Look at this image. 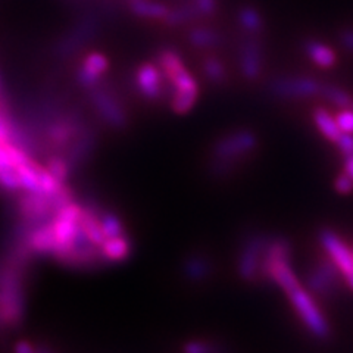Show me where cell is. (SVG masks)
<instances>
[{"mask_svg": "<svg viewBox=\"0 0 353 353\" xmlns=\"http://www.w3.org/2000/svg\"><path fill=\"white\" fill-rule=\"evenodd\" d=\"M258 145L256 132L248 128L234 130L221 136L212 145L211 159L208 162L209 174L215 179L234 175L240 165L245 163L258 149Z\"/></svg>", "mask_w": 353, "mask_h": 353, "instance_id": "cell-1", "label": "cell"}, {"mask_svg": "<svg viewBox=\"0 0 353 353\" xmlns=\"http://www.w3.org/2000/svg\"><path fill=\"white\" fill-rule=\"evenodd\" d=\"M192 3L197 9V12L201 14V17H211L216 12V6L218 2L216 0H192Z\"/></svg>", "mask_w": 353, "mask_h": 353, "instance_id": "cell-28", "label": "cell"}, {"mask_svg": "<svg viewBox=\"0 0 353 353\" xmlns=\"http://www.w3.org/2000/svg\"><path fill=\"white\" fill-rule=\"evenodd\" d=\"M312 119L314 124L318 128V131L331 143L339 141V139L343 134V131L340 130V127L337 125L336 117L331 115L325 108H315L312 110Z\"/></svg>", "mask_w": 353, "mask_h": 353, "instance_id": "cell-18", "label": "cell"}, {"mask_svg": "<svg viewBox=\"0 0 353 353\" xmlns=\"http://www.w3.org/2000/svg\"><path fill=\"white\" fill-rule=\"evenodd\" d=\"M321 97H324L327 102H330L331 105H334L337 108H352L353 105V99L352 96L343 90V88H340L337 85L333 84H323L321 87Z\"/></svg>", "mask_w": 353, "mask_h": 353, "instance_id": "cell-25", "label": "cell"}, {"mask_svg": "<svg viewBox=\"0 0 353 353\" xmlns=\"http://www.w3.org/2000/svg\"><path fill=\"white\" fill-rule=\"evenodd\" d=\"M340 41H341V44H343V48L347 52L353 53V28H347V30L341 31Z\"/></svg>", "mask_w": 353, "mask_h": 353, "instance_id": "cell-31", "label": "cell"}, {"mask_svg": "<svg viewBox=\"0 0 353 353\" xmlns=\"http://www.w3.org/2000/svg\"><path fill=\"white\" fill-rule=\"evenodd\" d=\"M237 22L248 36L261 37L265 30V19L255 6H241L237 12Z\"/></svg>", "mask_w": 353, "mask_h": 353, "instance_id": "cell-17", "label": "cell"}, {"mask_svg": "<svg viewBox=\"0 0 353 353\" xmlns=\"http://www.w3.org/2000/svg\"><path fill=\"white\" fill-rule=\"evenodd\" d=\"M202 74L205 79L215 85H223L227 83V68L224 62L214 54H208L202 59Z\"/></svg>", "mask_w": 353, "mask_h": 353, "instance_id": "cell-21", "label": "cell"}, {"mask_svg": "<svg viewBox=\"0 0 353 353\" xmlns=\"http://www.w3.org/2000/svg\"><path fill=\"white\" fill-rule=\"evenodd\" d=\"M157 63L165 75V80L170 81L175 75L183 72L185 68L181 54L172 48H162L157 53Z\"/></svg>", "mask_w": 353, "mask_h": 353, "instance_id": "cell-16", "label": "cell"}, {"mask_svg": "<svg viewBox=\"0 0 353 353\" xmlns=\"http://www.w3.org/2000/svg\"><path fill=\"white\" fill-rule=\"evenodd\" d=\"M181 272L189 283H203L211 279L214 262L203 252H193L183 261Z\"/></svg>", "mask_w": 353, "mask_h": 353, "instance_id": "cell-13", "label": "cell"}, {"mask_svg": "<svg viewBox=\"0 0 353 353\" xmlns=\"http://www.w3.org/2000/svg\"><path fill=\"white\" fill-rule=\"evenodd\" d=\"M97 27L99 22L93 17H87L79 24L74 26L70 32L58 41L57 46H54V53L61 59H66L72 57L75 52H79L81 46L84 48L85 44L90 41L97 34Z\"/></svg>", "mask_w": 353, "mask_h": 353, "instance_id": "cell-10", "label": "cell"}, {"mask_svg": "<svg viewBox=\"0 0 353 353\" xmlns=\"http://www.w3.org/2000/svg\"><path fill=\"white\" fill-rule=\"evenodd\" d=\"M287 297H289L294 314L307 330L309 334L323 341L331 337V325L321 307L315 302L314 294L301 287L296 292L287 294Z\"/></svg>", "mask_w": 353, "mask_h": 353, "instance_id": "cell-3", "label": "cell"}, {"mask_svg": "<svg viewBox=\"0 0 353 353\" xmlns=\"http://www.w3.org/2000/svg\"><path fill=\"white\" fill-rule=\"evenodd\" d=\"M101 249V255L105 263H117L123 262L130 258L132 245L128 234L109 237L103 241V245L99 248Z\"/></svg>", "mask_w": 353, "mask_h": 353, "instance_id": "cell-14", "label": "cell"}, {"mask_svg": "<svg viewBox=\"0 0 353 353\" xmlns=\"http://www.w3.org/2000/svg\"><path fill=\"white\" fill-rule=\"evenodd\" d=\"M318 240L325 252V256L333 261L343 277L353 272V250H350L334 230L321 228L318 233Z\"/></svg>", "mask_w": 353, "mask_h": 353, "instance_id": "cell-9", "label": "cell"}, {"mask_svg": "<svg viewBox=\"0 0 353 353\" xmlns=\"http://www.w3.org/2000/svg\"><path fill=\"white\" fill-rule=\"evenodd\" d=\"M334 189L340 194H349L353 192V180L347 174L341 172L340 175H337V179L334 181Z\"/></svg>", "mask_w": 353, "mask_h": 353, "instance_id": "cell-29", "label": "cell"}, {"mask_svg": "<svg viewBox=\"0 0 353 353\" xmlns=\"http://www.w3.org/2000/svg\"><path fill=\"white\" fill-rule=\"evenodd\" d=\"M265 63L263 46L258 36H248L240 43L239 66L240 72L249 81H255L262 74Z\"/></svg>", "mask_w": 353, "mask_h": 353, "instance_id": "cell-11", "label": "cell"}, {"mask_svg": "<svg viewBox=\"0 0 353 353\" xmlns=\"http://www.w3.org/2000/svg\"><path fill=\"white\" fill-rule=\"evenodd\" d=\"M270 237L261 231H253L243 239L237 255V274L245 283L253 284L261 281L262 261Z\"/></svg>", "mask_w": 353, "mask_h": 353, "instance_id": "cell-4", "label": "cell"}, {"mask_svg": "<svg viewBox=\"0 0 353 353\" xmlns=\"http://www.w3.org/2000/svg\"><path fill=\"white\" fill-rule=\"evenodd\" d=\"M15 353H39L37 347L31 345L28 340H19L15 345Z\"/></svg>", "mask_w": 353, "mask_h": 353, "instance_id": "cell-32", "label": "cell"}, {"mask_svg": "<svg viewBox=\"0 0 353 353\" xmlns=\"http://www.w3.org/2000/svg\"><path fill=\"white\" fill-rule=\"evenodd\" d=\"M343 172L353 180V153L343 157Z\"/></svg>", "mask_w": 353, "mask_h": 353, "instance_id": "cell-33", "label": "cell"}, {"mask_svg": "<svg viewBox=\"0 0 353 353\" xmlns=\"http://www.w3.org/2000/svg\"><path fill=\"white\" fill-rule=\"evenodd\" d=\"M303 49H305L306 57L323 70L333 68L337 62L336 52L331 49L328 44L319 40H307L305 43Z\"/></svg>", "mask_w": 353, "mask_h": 353, "instance_id": "cell-15", "label": "cell"}, {"mask_svg": "<svg viewBox=\"0 0 353 353\" xmlns=\"http://www.w3.org/2000/svg\"><path fill=\"white\" fill-rule=\"evenodd\" d=\"M199 18H202V17L197 12L194 5L187 3V5H181L176 8H170V12L167 14V17L163 18V22L168 27H179L183 24H189V22H193Z\"/></svg>", "mask_w": 353, "mask_h": 353, "instance_id": "cell-22", "label": "cell"}, {"mask_svg": "<svg viewBox=\"0 0 353 353\" xmlns=\"http://www.w3.org/2000/svg\"><path fill=\"white\" fill-rule=\"evenodd\" d=\"M134 85L139 94L148 102H158L167 93L165 75L157 62H143L134 72Z\"/></svg>", "mask_w": 353, "mask_h": 353, "instance_id": "cell-7", "label": "cell"}, {"mask_svg": "<svg viewBox=\"0 0 353 353\" xmlns=\"http://www.w3.org/2000/svg\"><path fill=\"white\" fill-rule=\"evenodd\" d=\"M343 279H345L346 285L353 292V272H350L349 275H346V277H343Z\"/></svg>", "mask_w": 353, "mask_h": 353, "instance_id": "cell-34", "label": "cell"}, {"mask_svg": "<svg viewBox=\"0 0 353 353\" xmlns=\"http://www.w3.org/2000/svg\"><path fill=\"white\" fill-rule=\"evenodd\" d=\"M44 167L48 171L57 179L59 183H68V179L72 174V168L66 159L59 153H52L48 157L46 162H44Z\"/></svg>", "mask_w": 353, "mask_h": 353, "instance_id": "cell-24", "label": "cell"}, {"mask_svg": "<svg viewBox=\"0 0 353 353\" xmlns=\"http://www.w3.org/2000/svg\"><path fill=\"white\" fill-rule=\"evenodd\" d=\"M336 146L339 149V152L346 157V154H352L353 153V134H349V132H343L341 137L339 139V141L336 143Z\"/></svg>", "mask_w": 353, "mask_h": 353, "instance_id": "cell-30", "label": "cell"}, {"mask_svg": "<svg viewBox=\"0 0 353 353\" xmlns=\"http://www.w3.org/2000/svg\"><path fill=\"white\" fill-rule=\"evenodd\" d=\"M99 221H101V227L103 230L106 239L127 234L124 221L119 218L118 214L112 211L101 209V211H99Z\"/></svg>", "mask_w": 353, "mask_h": 353, "instance_id": "cell-23", "label": "cell"}, {"mask_svg": "<svg viewBox=\"0 0 353 353\" xmlns=\"http://www.w3.org/2000/svg\"><path fill=\"white\" fill-rule=\"evenodd\" d=\"M189 43L197 49H214L223 44V34L209 27H193L189 31Z\"/></svg>", "mask_w": 353, "mask_h": 353, "instance_id": "cell-19", "label": "cell"}, {"mask_svg": "<svg viewBox=\"0 0 353 353\" xmlns=\"http://www.w3.org/2000/svg\"><path fill=\"white\" fill-rule=\"evenodd\" d=\"M341 274L339 268L333 263L328 256L319 259L314 267L309 270L306 277L307 292L319 296V297H330L337 290L340 283Z\"/></svg>", "mask_w": 353, "mask_h": 353, "instance_id": "cell-6", "label": "cell"}, {"mask_svg": "<svg viewBox=\"0 0 353 353\" xmlns=\"http://www.w3.org/2000/svg\"><path fill=\"white\" fill-rule=\"evenodd\" d=\"M224 343L215 340H189L183 346V353H227Z\"/></svg>", "mask_w": 353, "mask_h": 353, "instance_id": "cell-26", "label": "cell"}, {"mask_svg": "<svg viewBox=\"0 0 353 353\" xmlns=\"http://www.w3.org/2000/svg\"><path fill=\"white\" fill-rule=\"evenodd\" d=\"M109 70V59L101 52H90L81 59L75 72V80L85 90H92L102 83L103 75Z\"/></svg>", "mask_w": 353, "mask_h": 353, "instance_id": "cell-12", "label": "cell"}, {"mask_svg": "<svg viewBox=\"0 0 353 353\" xmlns=\"http://www.w3.org/2000/svg\"><path fill=\"white\" fill-rule=\"evenodd\" d=\"M27 256L18 252L17 259L0 272V325L17 327L26 314V292L22 262Z\"/></svg>", "mask_w": 353, "mask_h": 353, "instance_id": "cell-2", "label": "cell"}, {"mask_svg": "<svg viewBox=\"0 0 353 353\" xmlns=\"http://www.w3.org/2000/svg\"><path fill=\"white\" fill-rule=\"evenodd\" d=\"M337 125L343 132H349V134H353V108H345L341 109L340 112L336 115Z\"/></svg>", "mask_w": 353, "mask_h": 353, "instance_id": "cell-27", "label": "cell"}, {"mask_svg": "<svg viewBox=\"0 0 353 353\" xmlns=\"http://www.w3.org/2000/svg\"><path fill=\"white\" fill-rule=\"evenodd\" d=\"M88 99L94 108L97 117L103 123L114 130H125L128 127V114L121 103L118 96L103 87L102 83L96 85L92 90H88Z\"/></svg>", "mask_w": 353, "mask_h": 353, "instance_id": "cell-5", "label": "cell"}, {"mask_svg": "<svg viewBox=\"0 0 353 353\" xmlns=\"http://www.w3.org/2000/svg\"><path fill=\"white\" fill-rule=\"evenodd\" d=\"M323 84L311 77H280L270 84V92L280 99H307L321 94Z\"/></svg>", "mask_w": 353, "mask_h": 353, "instance_id": "cell-8", "label": "cell"}, {"mask_svg": "<svg viewBox=\"0 0 353 353\" xmlns=\"http://www.w3.org/2000/svg\"><path fill=\"white\" fill-rule=\"evenodd\" d=\"M130 10L139 18L163 21L170 12V8L153 0H130Z\"/></svg>", "mask_w": 353, "mask_h": 353, "instance_id": "cell-20", "label": "cell"}]
</instances>
